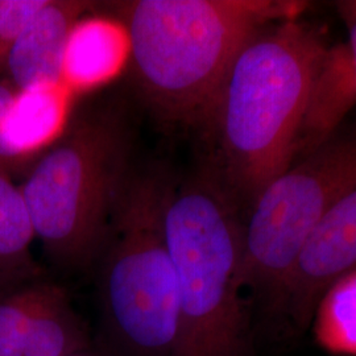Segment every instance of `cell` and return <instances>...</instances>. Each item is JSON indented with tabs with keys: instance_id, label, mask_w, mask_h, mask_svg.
I'll use <instances>...</instances> for the list:
<instances>
[{
	"instance_id": "cell-1",
	"label": "cell",
	"mask_w": 356,
	"mask_h": 356,
	"mask_svg": "<svg viewBox=\"0 0 356 356\" xmlns=\"http://www.w3.org/2000/svg\"><path fill=\"white\" fill-rule=\"evenodd\" d=\"M305 8L292 0H134L119 6V16L153 108L168 122L209 127L243 47Z\"/></svg>"
},
{
	"instance_id": "cell-2",
	"label": "cell",
	"mask_w": 356,
	"mask_h": 356,
	"mask_svg": "<svg viewBox=\"0 0 356 356\" xmlns=\"http://www.w3.org/2000/svg\"><path fill=\"white\" fill-rule=\"evenodd\" d=\"M327 44L298 19L260 29L229 67L209 127L216 173L236 202L252 204L292 165L310 85Z\"/></svg>"
},
{
	"instance_id": "cell-3",
	"label": "cell",
	"mask_w": 356,
	"mask_h": 356,
	"mask_svg": "<svg viewBox=\"0 0 356 356\" xmlns=\"http://www.w3.org/2000/svg\"><path fill=\"white\" fill-rule=\"evenodd\" d=\"M163 220L177 281L178 356L244 355V225L236 200L207 169L170 184Z\"/></svg>"
},
{
	"instance_id": "cell-4",
	"label": "cell",
	"mask_w": 356,
	"mask_h": 356,
	"mask_svg": "<svg viewBox=\"0 0 356 356\" xmlns=\"http://www.w3.org/2000/svg\"><path fill=\"white\" fill-rule=\"evenodd\" d=\"M127 140L110 113L76 120L38 156L19 185L44 251L66 268L101 257L127 181Z\"/></svg>"
},
{
	"instance_id": "cell-5",
	"label": "cell",
	"mask_w": 356,
	"mask_h": 356,
	"mask_svg": "<svg viewBox=\"0 0 356 356\" xmlns=\"http://www.w3.org/2000/svg\"><path fill=\"white\" fill-rule=\"evenodd\" d=\"M169 188L164 175L128 177L101 254L104 316L134 356H178L177 281L163 220Z\"/></svg>"
},
{
	"instance_id": "cell-6",
	"label": "cell",
	"mask_w": 356,
	"mask_h": 356,
	"mask_svg": "<svg viewBox=\"0 0 356 356\" xmlns=\"http://www.w3.org/2000/svg\"><path fill=\"white\" fill-rule=\"evenodd\" d=\"M356 189V128L331 139L275 178L244 225L242 284L279 301L313 231Z\"/></svg>"
},
{
	"instance_id": "cell-7",
	"label": "cell",
	"mask_w": 356,
	"mask_h": 356,
	"mask_svg": "<svg viewBox=\"0 0 356 356\" xmlns=\"http://www.w3.org/2000/svg\"><path fill=\"white\" fill-rule=\"evenodd\" d=\"M356 269V189L335 204L313 231L282 292L301 319L334 281Z\"/></svg>"
},
{
	"instance_id": "cell-8",
	"label": "cell",
	"mask_w": 356,
	"mask_h": 356,
	"mask_svg": "<svg viewBox=\"0 0 356 356\" xmlns=\"http://www.w3.org/2000/svg\"><path fill=\"white\" fill-rule=\"evenodd\" d=\"M91 3L45 0L16 40L6 66L13 89L63 85L65 54L70 36Z\"/></svg>"
},
{
	"instance_id": "cell-9",
	"label": "cell",
	"mask_w": 356,
	"mask_h": 356,
	"mask_svg": "<svg viewBox=\"0 0 356 356\" xmlns=\"http://www.w3.org/2000/svg\"><path fill=\"white\" fill-rule=\"evenodd\" d=\"M356 104V70L347 42L327 47L313 76L292 164L331 139Z\"/></svg>"
},
{
	"instance_id": "cell-10",
	"label": "cell",
	"mask_w": 356,
	"mask_h": 356,
	"mask_svg": "<svg viewBox=\"0 0 356 356\" xmlns=\"http://www.w3.org/2000/svg\"><path fill=\"white\" fill-rule=\"evenodd\" d=\"M58 86H38L16 92L3 118L4 140L20 160L31 166L57 140L65 122L67 101Z\"/></svg>"
},
{
	"instance_id": "cell-11",
	"label": "cell",
	"mask_w": 356,
	"mask_h": 356,
	"mask_svg": "<svg viewBox=\"0 0 356 356\" xmlns=\"http://www.w3.org/2000/svg\"><path fill=\"white\" fill-rule=\"evenodd\" d=\"M126 44L122 28L102 19H82L66 48L63 83L88 89L110 79L123 64Z\"/></svg>"
},
{
	"instance_id": "cell-12",
	"label": "cell",
	"mask_w": 356,
	"mask_h": 356,
	"mask_svg": "<svg viewBox=\"0 0 356 356\" xmlns=\"http://www.w3.org/2000/svg\"><path fill=\"white\" fill-rule=\"evenodd\" d=\"M36 239L19 185L0 176V292L41 279L32 254Z\"/></svg>"
},
{
	"instance_id": "cell-13",
	"label": "cell",
	"mask_w": 356,
	"mask_h": 356,
	"mask_svg": "<svg viewBox=\"0 0 356 356\" xmlns=\"http://www.w3.org/2000/svg\"><path fill=\"white\" fill-rule=\"evenodd\" d=\"M314 335L331 354L356 356V269L334 281L321 296Z\"/></svg>"
},
{
	"instance_id": "cell-14",
	"label": "cell",
	"mask_w": 356,
	"mask_h": 356,
	"mask_svg": "<svg viewBox=\"0 0 356 356\" xmlns=\"http://www.w3.org/2000/svg\"><path fill=\"white\" fill-rule=\"evenodd\" d=\"M56 286L40 279L0 292V356H24L35 321Z\"/></svg>"
},
{
	"instance_id": "cell-15",
	"label": "cell",
	"mask_w": 356,
	"mask_h": 356,
	"mask_svg": "<svg viewBox=\"0 0 356 356\" xmlns=\"http://www.w3.org/2000/svg\"><path fill=\"white\" fill-rule=\"evenodd\" d=\"M45 0H0V74L24 26L44 6Z\"/></svg>"
},
{
	"instance_id": "cell-16",
	"label": "cell",
	"mask_w": 356,
	"mask_h": 356,
	"mask_svg": "<svg viewBox=\"0 0 356 356\" xmlns=\"http://www.w3.org/2000/svg\"><path fill=\"white\" fill-rule=\"evenodd\" d=\"M16 92L17 90L13 89L7 81H0V176L10 178H13L15 175H19V173H26L29 169V165L23 160H20L10 149L1 132L3 118L7 113L10 104L13 103Z\"/></svg>"
},
{
	"instance_id": "cell-17",
	"label": "cell",
	"mask_w": 356,
	"mask_h": 356,
	"mask_svg": "<svg viewBox=\"0 0 356 356\" xmlns=\"http://www.w3.org/2000/svg\"><path fill=\"white\" fill-rule=\"evenodd\" d=\"M339 7L342 8V13L346 17L347 26H348V47L351 49V54H353V60H354V65H355L356 70V13L353 11L346 1L339 3Z\"/></svg>"
},
{
	"instance_id": "cell-18",
	"label": "cell",
	"mask_w": 356,
	"mask_h": 356,
	"mask_svg": "<svg viewBox=\"0 0 356 356\" xmlns=\"http://www.w3.org/2000/svg\"><path fill=\"white\" fill-rule=\"evenodd\" d=\"M70 356H106L102 353H99V351H97V350H92L91 347L90 348H86V350H83V351H79V353H76V354H73V355Z\"/></svg>"
},
{
	"instance_id": "cell-19",
	"label": "cell",
	"mask_w": 356,
	"mask_h": 356,
	"mask_svg": "<svg viewBox=\"0 0 356 356\" xmlns=\"http://www.w3.org/2000/svg\"><path fill=\"white\" fill-rule=\"evenodd\" d=\"M346 4H347L353 11H355L356 13V0H354V1H346Z\"/></svg>"
}]
</instances>
